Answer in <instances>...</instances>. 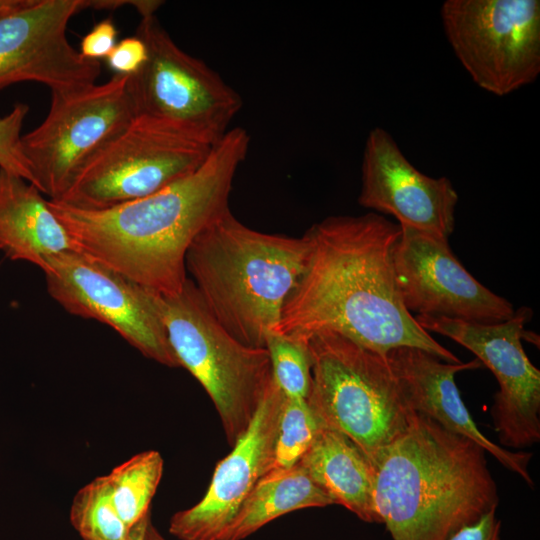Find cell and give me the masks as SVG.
<instances>
[{
	"label": "cell",
	"mask_w": 540,
	"mask_h": 540,
	"mask_svg": "<svg viewBox=\"0 0 540 540\" xmlns=\"http://www.w3.org/2000/svg\"><path fill=\"white\" fill-rule=\"evenodd\" d=\"M399 224L370 212L330 216L304 234L309 252L275 331L308 340L331 331L381 355L396 347L422 349L461 363L403 304L392 261Z\"/></svg>",
	"instance_id": "cell-1"
},
{
	"label": "cell",
	"mask_w": 540,
	"mask_h": 540,
	"mask_svg": "<svg viewBox=\"0 0 540 540\" xmlns=\"http://www.w3.org/2000/svg\"><path fill=\"white\" fill-rule=\"evenodd\" d=\"M250 137L231 128L193 173L145 198L105 210H81L49 200L79 252L161 295L187 280L185 257L195 237L230 210L233 180Z\"/></svg>",
	"instance_id": "cell-2"
},
{
	"label": "cell",
	"mask_w": 540,
	"mask_h": 540,
	"mask_svg": "<svg viewBox=\"0 0 540 540\" xmlns=\"http://www.w3.org/2000/svg\"><path fill=\"white\" fill-rule=\"evenodd\" d=\"M372 467L375 511L392 540H450L499 503L485 449L415 411Z\"/></svg>",
	"instance_id": "cell-3"
},
{
	"label": "cell",
	"mask_w": 540,
	"mask_h": 540,
	"mask_svg": "<svg viewBox=\"0 0 540 540\" xmlns=\"http://www.w3.org/2000/svg\"><path fill=\"white\" fill-rule=\"evenodd\" d=\"M308 252L304 235L260 232L228 210L195 237L185 267L214 318L241 343L264 348Z\"/></svg>",
	"instance_id": "cell-4"
},
{
	"label": "cell",
	"mask_w": 540,
	"mask_h": 540,
	"mask_svg": "<svg viewBox=\"0 0 540 540\" xmlns=\"http://www.w3.org/2000/svg\"><path fill=\"white\" fill-rule=\"evenodd\" d=\"M308 350L309 407L324 427L352 440L372 465L407 429L414 412L386 356L331 331L310 336Z\"/></svg>",
	"instance_id": "cell-5"
},
{
	"label": "cell",
	"mask_w": 540,
	"mask_h": 540,
	"mask_svg": "<svg viewBox=\"0 0 540 540\" xmlns=\"http://www.w3.org/2000/svg\"><path fill=\"white\" fill-rule=\"evenodd\" d=\"M156 307L180 367L207 392L234 446L273 383L267 350L233 337L210 313L189 278L176 294L156 293Z\"/></svg>",
	"instance_id": "cell-6"
},
{
	"label": "cell",
	"mask_w": 540,
	"mask_h": 540,
	"mask_svg": "<svg viewBox=\"0 0 540 540\" xmlns=\"http://www.w3.org/2000/svg\"><path fill=\"white\" fill-rule=\"evenodd\" d=\"M136 36L148 55L141 69L128 76L135 119L215 145L242 108L240 94L205 62L178 47L155 14L141 17Z\"/></svg>",
	"instance_id": "cell-7"
},
{
	"label": "cell",
	"mask_w": 540,
	"mask_h": 540,
	"mask_svg": "<svg viewBox=\"0 0 540 540\" xmlns=\"http://www.w3.org/2000/svg\"><path fill=\"white\" fill-rule=\"evenodd\" d=\"M128 76L103 84L51 90L44 121L22 135L35 186L59 201L84 165L135 119Z\"/></svg>",
	"instance_id": "cell-8"
},
{
	"label": "cell",
	"mask_w": 540,
	"mask_h": 540,
	"mask_svg": "<svg viewBox=\"0 0 540 540\" xmlns=\"http://www.w3.org/2000/svg\"><path fill=\"white\" fill-rule=\"evenodd\" d=\"M440 15L455 55L480 88L504 96L536 80L539 0H447Z\"/></svg>",
	"instance_id": "cell-9"
},
{
	"label": "cell",
	"mask_w": 540,
	"mask_h": 540,
	"mask_svg": "<svg viewBox=\"0 0 540 540\" xmlns=\"http://www.w3.org/2000/svg\"><path fill=\"white\" fill-rule=\"evenodd\" d=\"M213 146L134 119L84 165L55 202L97 211L145 198L196 171Z\"/></svg>",
	"instance_id": "cell-10"
},
{
	"label": "cell",
	"mask_w": 540,
	"mask_h": 540,
	"mask_svg": "<svg viewBox=\"0 0 540 540\" xmlns=\"http://www.w3.org/2000/svg\"><path fill=\"white\" fill-rule=\"evenodd\" d=\"M48 294L69 314L113 328L145 357L167 367L180 364L156 307V292L79 251L46 260Z\"/></svg>",
	"instance_id": "cell-11"
},
{
	"label": "cell",
	"mask_w": 540,
	"mask_h": 540,
	"mask_svg": "<svg viewBox=\"0 0 540 540\" xmlns=\"http://www.w3.org/2000/svg\"><path fill=\"white\" fill-rule=\"evenodd\" d=\"M531 310L521 308L508 320L484 324L446 317L416 315L427 332L464 346L491 370L499 384L491 416L504 448L522 449L540 440V371L526 355L522 338Z\"/></svg>",
	"instance_id": "cell-12"
},
{
	"label": "cell",
	"mask_w": 540,
	"mask_h": 540,
	"mask_svg": "<svg viewBox=\"0 0 540 540\" xmlns=\"http://www.w3.org/2000/svg\"><path fill=\"white\" fill-rule=\"evenodd\" d=\"M392 251L396 283L412 314L492 324L511 318V302L478 282L450 249L448 240L400 226Z\"/></svg>",
	"instance_id": "cell-13"
},
{
	"label": "cell",
	"mask_w": 540,
	"mask_h": 540,
	"mask_svg": "<svg viewBox=\"0 0 540 540\" xmlns=\"http://www.w3.org/2000/svg\"><path fill=\"white\" fill-rule=\"evenodd\" d=\"M87 8V0H30L0 13V89L24 81L50 90L95 84L100 62L84 58L67 38L70 19Z\"/></svg>",
	"instance_id": "cell-14"
},
{
	"label": "cell",
	"mask_w": 540,
	"mask_h": 540,
	"mask_svg": "<svg viewBox=\"0 0 540 540\" xmlns=\"http://www.w3.org/2000/svg\"><path fill=\"white\" fill-rule=\"evenodd\" d=\"M358 202L394 216L400 226L448 240L458 194L448 178H432L417 170L393 137L377 127L365 143Z\"/></svg>",
	"instance_id": "cell-15"
},
{
	"label": "cell",
	"mask_w": 540,
	"mask_h": 540,
	"mask_svg": "<svg viewBox=\"0 0 540 540\" xmlns=\"http://www.w3.org/2000/svg\"><path fill=\"white\" fill-rule=\"evenodd\" d=\"M284 394L273 380L246 432L218 462L204 497L176 512L169 532L179 540H219L270 466Z\"/></svg>",
	"instance_id": "cell-16"
},
{
	"label": "cell",
	"mask_w": 540,
	"mask_h": 540,
	"mask_svg": "<svg viewBox=\"0 0 540 540\" xmlns=\"http://www.w3.org/2000/svg\"><path fill=\"white\" fill-rule=\"evenodd\" d=\"M385 356L413 411L431 418L453 433L473 440L504 467L533 486L528 470L532 453L513 452L489 440L478 429L462 401L455 374L481 367L478 359L467 363H447L427 351L408 346L393 348Z\"/></svg>",
	"instance_id": "cell-17"
},
{
	"label": "cell",
	"mask_w": 540,
	"mask_h": 540,
	"mask_svg": "<svg viewBox=\"0 0 540 540\" xmlns=\"http://www.w3.org/2000/svg\"><path fill=\"white\" fill-rule=\"evenodd\" d=\"M42 194L32 183L0 169V250L43 271L48 257L78 249Z\"/></svg>",
	"instance_id": "cell-18"
},
{
	"label": "cell",
	"mask_w": 540,
	"mask_h": 540,
	"mask_svg": "<svg viewBox=\"0 0 540 540\" xmlns=\"http://www.w3.org/2000/svg\"><path fill=\"white\" fill-rule=\"evenodd\" d=\"M299 462L333 504L345 507L362 521L380 523L373 500V467L346 435L322 426Z\"/></svg>",
	"instance_id": "cell-19"
},
{
	"label": "cell",
	"mask_w": 540,
	"mask_h": 540,
	"mask_svg": "<svg viewBox=\"0 0 540 540\" xmlns=\"http://www.w3.org/2000/svg\"><path fill=\"white\" fill-rule=\"evenodd\" d=\"M331 504V498L298 462L261 477L219 540H243L284 514Z\"/></svg>",
	"instance_id": "cell-20"
},
{
	"label": "cell",
	"mask_w": 540,
	"mask_h": 540,
	"mask_svg": "<svg viewBox=\"0 0 540 540\" xmlns=\"http://www.w3.org/2000/svg\"><path fill=\"white\" fill-rule=\"evenodd\" d=\"M163 467L161 454L147 450L130 457L106 475L114 506L128 528L150 512Z\"/></svg>",
	"instance_id": "cell-21"
},
{
	"label": "cell",
	"mask_w": 540,
	"mask_h": 540,
	"mask_svg": "<svg viewBox=\"0 0 540 540\" xmlns=\"http://www.w3.org/2000/svg\"><path fill=\"white\" fill-rule=\"evenodd\" d=\"M70 523L83 540H126L129 528L120 518L106 475L81 487L73 497Z\"/></svg>",
	"instance_id": "cell-22"
},
{
	"label": "cell",
	"mask_w": 540,
	"mask_h": 540,
	"mask_svg": "<svg viewBox=\"0 0 540 540\" xmlns=\"http://www.w3.org/2000/svg\"><path fill=\"white\" fill-rule=\"evenodd\" d=\"M322 426L306 400L284 397L267 473L289 469L298 463Z\"/></svg>",
	"instance_id": "cell-23"
},
{
	"label": "cell",
	"mask_w": 540,
	"mask_h": 540,
	"mask_svg": "<svg viewBox=\"0 0 540 540\" xmlns=\"http://www.w3.org/2000/svg\"><path fill=\"white\" fill-rule=\"evenodd\" d=\"M273 379L287 398L306 400L311 385V359L308 340L275 330L265 334Z\"/></svg>",
	"instance_id": "cell-24"
},
{
	"label": "cell",
	"mask_w": 540,
	"mask_h": 540,
	"mask_svg": "<svg viewBox=\"0 0 540 540\" xmlns=\"http://www.w3.org/2000/svg\"><path fill=\"white\" fill-rule=\"evenodd\" d=\"M28 112V105L18 103L7 115L0 117V169L35 185L34 176L21 145V130Z\"/></svg>",
	"instance_id": "cell-25"
},
{
	"label": "cell",
	"mask_w": 540,
	"mask_h": 540,
	"mask_svg": "<svg viewBox=\"0 0 540 540\" xmlns=\"http://www.w3.org/2000/svg\"><path fill=\"white\" fill-rule=\"evenodd\" d=\"M147 55L145 43L135 35L117 42L106 60L116 74L131 76L141 69L146 62Z\"/></svg>",
	"instance_id": "cell-26"
},
{
	"label": "cell",
	"mask_w": 540,
	"mask_h": 540,
	"mask_svg": "<svg viewBox=\"0 0 540 540\" xmlns=\"http://www.w3.org/2000/svg\"><path fill=\"white\" fill-rule=\"evenodd\" d=\"M118 31L111 19H104L87 33L80 44V54L89 60L106 58L117 44Z\"/></svg>",
	"instance_id": "cell-27"
},
{
	"label": "cell",
	"mask_w": 540,
	"mask_h": 540,
	"mask_svg": "<svg viewBox=\"0 0 540 540\" xmlns=\"http://www.w3.org/2000/svg\"><path fill=\"white\" fill-rule=\"evenodd\" d=\"M501 521L493 509L477 522L457 531L450 540H500Z\"/></svg>",
	"instance_id": "cell-28"
},
{
	"label": "cell",
	"mask_w": 540,
	"mask_h": 540,
	"mask_svg": "<svg viewBox=\"0 0 540 540\" xmlns=\"http://www.w3.org/2000/svg\"><path fill=\"white\" fill-rule=\"evenodd\" d=\"M30 0H0V13L21 9L28 5Z\"/></svg>",
	"instance_id": "cell-29"
},
{
	"label": "cell",
	"mask_w": 540,
	"mask_h": 540,
	"mask_svg": "<svg viewBox=\"0 0 540 540\" xmlns=\"http://www.w3.org/2000/svg\"><path fill=\"white\" fill-rule=\"evenodd\" d=\"M143 540H166V539L157 531V529L153 526L150 519V521L148 522L146 526Z\"/></svg>",
	"instance_id": "cell-30"
}]
</instances>
